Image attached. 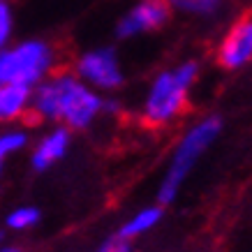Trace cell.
<instances>
[{"instance_id":"obj_3","label":"cell","mask_w":252,"mask_h":252,"mask_svg":"<svg viewBox=\"0 0 252 252\" xmlns=\"http://www.w3.org/2000/svg\"><path fill=\"white\" fill-rule=\"evenodd\" d=\"M220 130H222V121L218 116H204L201 121L192 123L190 127L183 132V137L178 139L174 153H171V160H169V167L164 171V176H162L160 188H158L160 206L176 201L185 178L192 174V169L197 167L199 158L213 146Z\"/></svg>"},{"instance_id":"obj_2","label":"cell","mask_w":252,"mask_h":252,"mask_svg":"<svg viewBox=\"0 0 252 252\" xmlns=\"http://www.w3.org/2000/svg\"><path fill=\"white\" fill-rule=\"evenodd\" d=\"M199 65L194 61L178 63L158 72L141 102V118L151 127L171 125L188 107L192 86L197 84Z\"/></svg>"},{"instance_id":"obj_8","label":"cell","mask_w":252,"mask_h":252,"mask_svg":"<svg viewBox=\"0 0 252 252\" xmlns=\"http://www.w3.org/2000/svg\"><path fill=\"white\" fill-rule=\"evenodd\" d=\"M69 141H72V134H69L67 127H54L51 132H46L44 137L39 139V144L35 146V151H32V169H37V171H46L49 167H54L58 160L65 158L69 148Z\"/></svg>"},{"instance_id":"obj_13","label":"cell","mask_w":252,"mask_h":252,"mask_svg":"<svg viewBox=\"0 0 252 252\" xmlns=\"http://www.w3.org/2000/svg\"><path fill=\"white\" fill-rule=\"evenodd\" d=\"M39 222V211L35 206H19L7 215V227L14 231H26Z\"/></svg>"},{"instance_id":"obj_1","label":"cell","mask_w":252,"mask_h":252,"mask_svg":"<svg viewBox=\"0 0 252 252\" xmlns=\"http://www.w3.org/2000/svg\"><path fill=\"white\" fill-rule=\"evenodd\" d=\"M104 97L74 72H56L31 93V114L39 121H58L67 130H86L102 114Z\"/></svg>"},{"instance_id":"obj_5","label":"cell","mask_w":252,"mask_h":252,"mask_svg":"<svg viewBox=\"0 0 252 252\" xmlns=\"http://www.w3.org/2000/svg\"><path fill=\"white\" fill-rule=\"evenodd\" d=\"M74 74L97 93H114L125 81L118 54L111 46H97V49L81 54L77 65H74Z\"/></svg>"},{"instance_id":"obj_9","label":"cell","mask_w":252,"mask_h":252,"mask_svg":"<svg viewBox=\"0 0 252 252\" xmlns=\"http://www.w3.org/2000/svg\"><path fill=\"white\" fill-rule=\"evenodd\" d=\"M162 215H164V211H162L160 204L139 208L132 218H127V220L123 222L116 236L123 238V241H127V243L134 241V238H139V236H146L148 231H153L155 227L162 222Z\"/></svg>"},{"instance_id":"obj_17","label":"cell","mask_w":252,"mask_h":252,"mask_svg":"<svg viewBox=\"0 0 252 252\" xmlns=\"http://www.w3.org/2000/svg\"><path fill=\"white\" fill-rule=\"evenodd\" d=\"M0 248H2V231H0Z\"/></svg>"},{"instance_id":"obj_15","label":"cell","mask_w":252,"mask_h":252,"mask_svg":"<svg viewBox=\"0 0 252 252\" xmlns=\"http://www.w3.org/2000/svg\"><path fill=\"white\" fill-rule=\"evenodd\" d=\"M95 252H132V248L127 241H123V238H118V236H111L99 245Z\"/></svg>"},{"instance_id":"obj_12","label":"cell","mask_w":252,"mask_h":252,"mask_svg":"<svg viewBox=\"0 0 252 252\" xmlns=\"http://www.w3.org/2000/svg\"><path fill=\"white\" fill-rule=\"evenodd\" d=\"M28 144V134L21 130H9L0 134V174L5 169V162H7L9 155L19 153L23 146Z\"/></svg>"},{"instance_id":"obj_6","label":"cell","mask_w":252,"mask_h":252,"mask_svg":"<svg viewBox=\"0 0 252 252\" xmlns=\"http://www.w3.org/2000/svg\"><path fill=\"white\" fill-rule=\"evenodd\" d=\"M171 16L167 0H137L116 23V35L121 39H132L146 32L162 28Z\"/></svg>"},{"instance_id":"obj_16","label":"cell","mask_w":252,"mask_h":252,"mask_svg":"<svg viewBox=\"0 0 252 252\" xmlns=\"http://www.w3.org/2000/svg\"><path fill=\"white\" fill-rule=\"evenodd\" d=\"M0 252H21V250H19V248H12V245H9V248H0Z\"/></svg>"},{"instance_id":"obj_7","label":"cell","mask_w":252,"mask_h":252,"mask_svg":"<svg viewBox=\"0 0 252 252\" xmlns=\"http://www.w3.org/2000/svg\"><path fill=\"white\" fill-rule=\"evenodd\" d=\"M252 61V12L231 26L218 46V63L227 69H241Z\"/></svg>"},{"instance_id":"obj_11","label":"cell","mask_w":252,"mask_h":252,"mask_svg":"<svg viewBox=\"0 0 252 252\" xmlns=\"http://www.w3.org/2000/svg\"><path fill=\"white\" fill-rule=\"evenodd\" d=\"M171 12H183L190 16H206L213 14L215 9L220 7L222 0H167Z\"/></svg>"},{"instance_id":"obj_4","label":"cell","mask_w":252,"mask_h":252,"mask_svg":"<svg viewBox=\"0 0 252 252\" xmlns=\"http://www.w3.org/2000/svg\"><path fill=\"white\" fill-rule=\"evenodd\" d=\"M56 67V49L44 39H28L0 49V86L35 88Z\"/></svg>"},{"instance_id":"obj_14","label":"cell","mask_w":252,"mask_h":252,"mask_svg":"<svg viewBox=\"0 0 252 252\" xmlns=\"http://www.w3.org/2000/svg\"><path fill=\"white\" fill-rule=\"evenodd\" d=\"M12 35V9L7 0H0V49H5Z\"/></svg>"},{"instance_id":"obj_10","label":"cell","mask_w":252,"mask_h":252,"mask_svg":"<svg viewBox=\"0 0 252 252\" xmlns=\"http://www.w3.org/2000/svg\"><path fill=\"white\" fill-rule=\"evenodd\" d=\"M31 88L0 86V123L19 121L31 111Z\"/></svg>"}]
</instances>
